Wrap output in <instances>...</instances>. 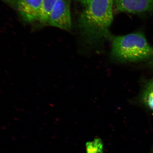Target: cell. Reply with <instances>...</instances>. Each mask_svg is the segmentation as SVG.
I'll use <instances>...</instances> for the list:
<instances>
[{
	"label": "cell",
	"mask_w": 153,
	"mask_h": 153,
	"mask_svg": "<svg viewBox=\"0 0 153 153\" xmlns=\"http://www.w3.org/2000/svg\"><path fill=\"white\" fill-rule=\"evenodd\" d=\"M114 0H90L78 19L82 37L90 45L110 38Z\"/></svg>",
	"instance_id": "6da1fadb"
},
{
	"label": "cell",
	"mask_w": 153,
	"mask_h": 153,
	"mask_svg": "<svg viewBox=\"0 0 153 153\" xmlns=\"http://www.w3.org/2000/svg\"><path fill=\"white\" fill-rule=\"evenodd\" d=\"M111 55L118 61H149L153 56V47L140 32L124 36H110Z\"/></svg>",
	"instance_id": "7a4b0ae2"
},
{
	"label": "cell",
	"mask_w": 153,
	"mask_h": 153,
	"mask_svg": "<svg viewBox=\"0 0 153 153\" xmlns=\"http://www.w3.org/2000/svg\"><path fill=\"white\" fill-rule=\"evenodd\" d=\"M47 25L69 31L71 28L70 0H58L50 13Z\"/></svg>",
	"instance_id": "3957f363"
},
{
	"label": "cell",
	"mask_w": 153,
	"mask_h": 153,
	"mask_svg": "<svg viewBox=\"0 0 153 153\" xmlns=\"http://www.w3.org/2000/svg\"><path fill=\"white\" fill-rule=\"evenodd\" d=\"M27 22L38 21L42 0H4Z\"/></svg>",
	"instance_id": "277c9868"
},
{
	"label": "cell",
	"mask_w": 153,
	"mask_h": 153,
	"mask_svg": "<svg viewBox=\"0 0 153 153\" xmlns=\"http://www.w3.org/2000/svg\"><path fill=\"white\" fill-rule=\"evenodd\" d=\"M119 13L140 14L153 11V0H114Z\"/></svg>",
	"instance_id": "5b68a950"
},
{
	"label": "cell",
	"mask_w": 153,
	"mask_h": 153,
	"mask_svg": "<svg viewBox=\"0 0 153 153\" xmlns=\"http://www.w3.org/2000/svg\"><path fill=\"white\" fill-rule=\"evenodd\" d=\"M58 0H42L38 21L41 24L47 25L50 13Z\"/></svg>",
	"instance_id": "8992f818"
},
{
	"label": "cell",
	"mask_w": 153,
	"mask_h": 153,
	"mask_svg": "<svg viewBox=\"0 0 153 153\" xmlns=\"http://www.w3.org/2000/svg\"><path fill=\"white\" fill-rule=\"evenodd\" d=\"M143 99L146 105L153 110V91L144 90L143 93Z\"/></svg>",
	"instance_id": "52a82bcc"
},
{
	"label": "cell",
	"mask_w": 153,
	"mask_h": 153,
	"mask_svg": "<svg viewBox=\"0 0 153 153\" xmlns=\"http://www.w3.org/2000/svg\"><path fill=\"white\" fill-rule=\"evenodd\" d=\"M88 153H98L102 150V144L99 141L96 140L93 143H90L88 144Z\"/></svg>",
	"instance_id": "ba28073f"
},
{
	"label": "cell",
	"mask_w": 153,
	"mask_h": 153,
	"mask_svg": "<svg viewBox=\"0 0 153 153\" xmlns=\"http://www.w3.org/2000/svg\"><path fill=\"white\" fill-rule=\"evenodd\" d=\"M79 2L82 4L84 5V6L86 5L87 3L90 0H77Z\"/></svg>",
	"instance_id": "9c48e42d"
},
{
	"label": "cell",
	"mask_w": 153,
	"mask_h": 153,
	"mask_svg": "<svg viewBox=\"0 0 153 153\" xmlns=\"http://www.w3.org/2000/svg\"><path fill=\"white\" fill-rule=\"evenodd\" d=\"M149 65H151V66H153V56L152 57V58H151L150 60H149Z\"/></svg>",
	"instance_id": "30bf717a"
}]
</instances>
